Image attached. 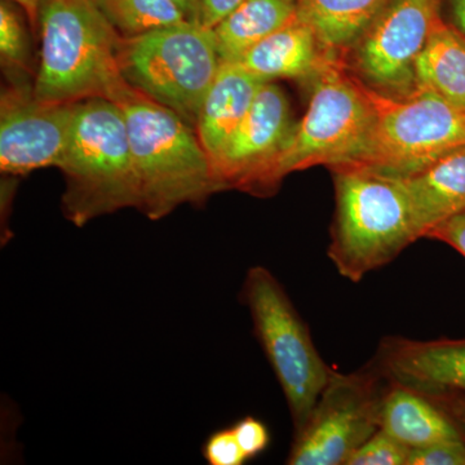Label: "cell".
<instances>
[{"label": "cell", "instance_id": "cell-24", "mask_svg": "<svg viewBox=\"0 0 465 465\" xmlns=\"http://www.w3.org/2000/svg\"><path fill=\"white\" fill-rule=\"evenodd\" d=\"M407 465H465V440H440L411 449Z\"/></svg>", "mask_w": 465, "mask_h": 465}, {"label": "cell", "instance_id": "cell-31", "mask_svg": "<svg viewBox=\"0 0 465 465\" xmlns=\"http://www.w3.org/2000/svg\"><path fill=\"white\" fill-rule=\"evenodd\" d=\"M11 2L20 5L26 12L30 25L35 27L39 21V11H41L43 0H11Z\"/></svg>", "mask_w": 465, "mask_h": 465}, {"label": "cell", "instance_id": "cell-32", "mask_svg": "<svg viewBox=\"0 0 465 465\" xmlns=\"http://www.w3.org/2000/svg\"><path fill=\"white\" fill-rule=\"evenodd\" d=\"M452 7H454L455 20L465 36V0H452Z\"/></svg>", "mask_w": 465, "mask_h": 465}, {"label": "cell", "instance_id": "cell-10", "mask_svg": "<svg viewBox=\"0 0 465 465\" xmlns=\"http://www.w3.org/2000/svg\"><path fill=\"white\" fill-rule=\"evenodd\" d=\"M440 0H391L356 43L354 63L370 87L403 96L416 87L415 65L440 20Z\"/></svg>", "mask_w": 465, "mask_h": 465}, {"label": "cell", "instance_id": "cell-6", "mask_svg": "<svg viewBox=\"0 0 465 465\" xmlns=\"http://www.w3.org/2000/svg\"><path fill=\"white\" fill-rule=\"evenodd\" d=\"M374 108L365 84L330 56L313 78L311 103L272 171V189L287 174L314 166H353L365 154Z\"/></svg>", "mask_w": 465, "mask_h": 465}, {"label": "cell", "instance_id": "cell-19", "mask_svg": "<svg viewBox=\"0 0 465 465\" xmlns=\"http://www.w3.org/2000/svg\"><path fill=\"white\" fill-rule=\"evenodd\" d=\"M391 0H298L299 17L333 56L354 47Z\"/></svg>", "mask_w": 465, "mask_h": 465}, {"label": "cell", "instance_id": "cell-14", "mask_svg": "<svg viewBox=\"0 0 465 465\" xmlns=\"http://www.w3.org/2000/svg\"><path fill=\"white\" fill-rule=\"evenodd\" d=\"M397 180L409 200L416 234L427 238L437 226L465 211V148Z\"/></svg>", "mask_w": 465, "mask_h": 465}, {"label": "cell", "instance_id": "cell-23", "mask_svg": "<svg viewBox=\"0 0 465 465\" xmlns=\"http://www.w3.org/2000/svg\"><path fill=\"white\" fill-rule=\"evenodd\" d=\"M411 448L379 430L348 459L347 465H407Z\"/></svg>", "mask_w": 465, "mask_h": 465}, {"label": "cell", "instance_id": "cell-15", "mask_svg": "<svg viewBox=\"0 0 465 465\" xmlns=\"http://www.w3.org/2000/svg\"><path fill=\"white\" fill-rule=\"evenodd\" d=\"M381 430L411 449L465 440L460 425L439 401L391 381H387L382 396Z\"/></svg>", "mask_w": 465, "mask_h": 465}, {"label": "cell", "instance_id": "cell-7", "mask_svg": "<svg viewBox=\"0 0 465 465\" xmlns=\"http://www.w3.org/2000/svg\"><path fill=\"white\" fill-rule=\"evenodd\" d=\"M374 127L363 157L349 167L402 179L465 148V109L424 87L403 96L365 84ZM348 167V166H345Z\"/></svg>", "mask_w": 465, "mask_h": 465}, {"label": "cell", "instance_id": "cell-8", "mask_svg": "<svg viewBox=\"0 0 465 465\" xmlns=\"http://www.w3.org/2000/svg\"><path fill=\"white\" fill-rule=\"evenodd\" d=\"M256 338L280 381L295 433L311 418L333 370L318 353L307 324L268 269L252 266L242 286Z\"/></svg>", "mask_w": 465, "mask_h": 465}, {"label": "cell", "instance_id": "cell-25", "mask_svg": "<svg viewBox=\"0 0 465 465\" xmlns=\"http://www.w3.org/2000/svg\"><path fill=\"white\" fill-rule=\"evenodd\" d=\"M203 457L211 465H242L249 460L235 439L232 428L219 430L206 440Z\"/></svg>", "mask_w": 465, "mask_h": 465}, {"label": "cell", "instance_id": "cell-5", "mask_svg": "<svg viewBox=\"0 0 465 465\" xmlns=\"http://www.w3.org/2000/svg\"><path fill=\"white\" fill-rule=\"evenodd\" d=\"M118 61L131 87L194 128L222 66L213 30L189 21L122 36Z\"/></svg>", "mask_w": 465, "mask_h": 465}, {"label": "cell", "instance_id": "cell-9", "mask_svg": "<svg viewBox=\"0 0 465 465\" xmlns=\"http://www.w3.org/2000/svg\"><path fill=\"white\" fill-rule=\"evenodd\" d=\"M384 376L374 366L353 374L332 371L311 418L295 433L287 464L347 465L381 430Z\"/></svg>", "mask_w": 465, "mask_h": 465}, {"label": "cell", "instance_id": "cell-1", "mask_svg": "<svg viewBox=\"0 0 465 465\" xmlns=\"http://www.w3.org/2000/svg\"><path fill=\"white\" fill-rule=\"evenodd\" d=\"M38 24L42 54L33 87L39 100L119 104L136 91L119 66L121 34L94 0H43Z\"/></svg>", "mask_w": 465, "mask_h": 465}, {"label": "cell", "instance_id": "cell-2", "mask_svg": "<svg viewBox=\"0 0 465 465\" xmlns=\"http://www.w3.org/2000/svg\"><path fill=\"white\" fill-rule=\"evenodd\" d=\"M118 105L133 152L140 213L161 220L183 204L200 206L222 192L197 131L182 116L139 91Z\"/></svg>", "mask_w": 465, "mask_h": 465}, {"label": "cell", "instance_id": "cell-29", "mask_svg": "<svg viewBox=\"0 0 465 465\" xmlns=\"http://www.w3.org/2000/svg\"><path fill=\"white\" fill-rule=\"evenodd\" d=\"M430 397L439 401L440 405L448 410L465 433V397L459 396V394H442V396Z\"/></svg>", "mask_w": 465, "mask_h": 465}, {"label": "cell", "instance_id": "cell-28", "mask_svg": "<svg viewBox=\"0 0 465 465\" xmlns=\"http://www.w3.org/2000/svg\"><path fill=\"white\" fill-rule=\"evenodd\" d=\"M246 0H202L201 24L213 29Z\"/></svg>", "mask_w": 465, "mask_h": 465}, {"label": "cell", "instance_id": "cell-13", "mask_svg": "<svg viewBox=\"0 0 465 465\" xmlns=\"http://www.w3.org/2000/svg\"><path fill=\"white\" fill-rule=\"evenodd\" d=\"M374 367L387 381L428 396L465 397V339L423 341L388 336L379 345Z\"/></svg>", "mask_w": 465, "mask_h": 465}, {"label": "cell", "instance_id": "cell-17", "mask_svg": "<svg viewBox=\"0 0 465 465\" xmlns=\"http://www.w3.org/2000/svg\"><path fill=\"white\" fill-rule=\"evenodd\" d=\"M330 56L333 54L324 50L314 30L298 17L251 48L238 64L269 84L274 79H313Z\"/></svg>", "mask_w": 465, "mask_h": 465}, {"label": "cell", "instance_id": "cell-16", "mask_svg": "<svg viewBox=\"0 0 465 465\" xmlns=\"http://www.w3.org/2000/svg\"><path fill=\"white\" fill-rule=\"evenodd\" d=\"M265 84L247 72L241 64L222 63L202 104L195 125L211 163L224 149Z\"/></svg>", "mask_w": 465, "mask_h": 465}, {"label": "cell", "instance_id": "cell-30", "mask_svg": "<svg viewBox=\"0 0 465 465\" xmlns=\"http://www.w3.org/2000/svg\"><path fill=\"white\" fill-rule=\"evenodd\" d=\"M189 23L201 24L202 0H171Z\"/></svg>", "mask_w": 465, "mask_h": 465}, {"label": "cell", "instance_id": "cell-18", "mask_svg": "<svg viewBox=\"0 0 465 465\" xmlns=\"http://www.w3.org/2000/svg\"><path fill=\"white\" fill-rule=\"evenodd\" d=\"M298 17V0H246L213 29L222 63H238L251 48Z\"/></svg>", "mask_w": 465, "mask_h": 465}, {"label": "cell", "instance_id": "cell-21", "mask_svg": "<svg viewBox=\"0 0 465 465\" xmlns=\"http://www.w3.org/2000/svg\"><path fill=\"white\" fill-rule=\"evenodd\" d=\"M121 36H136L186 21L171 0H94Z\"/></svg>", "mask_w": 465, "mask_h": 465}, {"label": "cell", "instance_id": "cell-26", "mask_svg": "<svg viewBox=\"0 0 465 465\" xmlns=\"http://www.w3.org/2000/svg\"><path fill=\"white\" fill-rule=\"evenodd\" d=\"M232 430L249 460L265 451L271 442L268 428L252 416L242 419Z\"/></svg>", "mask_w": 465, "mask_h": 465}, {"label": "cell", "instance_id": "cell-12", "mask_svg": "<svg viewBox=\"0 0 465 465\" xmlns=\"http://www.w3.org/2000/svg\"><path fill=\"white\" fill-rule=\"evenodd\" d=\"M295 125L284 92L272 82L262 85L249 113L213 162L220 189L262 195L273 192L272 171Z\"/></svg>", "mask_w": 465, "mask_h": 465}, {"label": "cell", "instance_id": "cell-22", "mask_svg": "<svg viewBox=\"0 0 465 465\" xmlns=\"http://www.w3.org/2000/svg\"><path fill=\"white\" fill-rule=\"evenodd\" d=\"M0 58L12 82H20L30 72L29 43L25 26L9 0L0 3Z\"/></svg>", "mask_w": 465, "mask_h": 465}, {"label": "cell", "instance_id": "cell-4", "mask_svg": "<svg viewBox=\"0 0 465 465\" xmlns=\"http://www.w3.org/2000/svg\"><path fill=\"white\" fill-rule=\"evenodd\" d=\"M332 171L336 213L327 255L342 277L357 283L419 237L399 180L358 167Z\"/></svg>", "mask_w": 465, "mask_h": 465}, {"label": "cell", "instance_id": "cell-27", "mask_svg": "<svg viewBox=\"0 0 465 465\" xmlns=\"http://www.w3.org/2000/svg\"><path fill=\"white\" fill-rule=\"evenodd\" d=\"M427 238L445 242L465 258V211L437 226Z\"/></svg>", "mask_w": 465, "mask_h": 465}, {"label": "cell", "instance_id": "cell-11", "mask_svg": "<svg viewBox=\"0 0 465 465\" xmlns=\"http://www.w3.org/2000/svg\"><path fill=\"white\" fill-rule=\"evenodd\" d=\"M76 104L41 101L23 81L3 88L0 97V170L20 176L60 168L72 137Z\"/></svg>", "mask_w": 465, "mask_h": 465}, {"label": "cell", "instance_id": "cell-20", "mask_svg": "<svg viewBox=\"0 0 465 465\" xmlns=\"http://www.w3.org/2000/svg\"><path fill=\"white\" fill-rule=\"evenodd\" d=\"M415 81L465 109V38L442 20L416 60Z\"/></svg>", "mask_w": 465, "mask_h": 465}, {"label": "cell", "instance_id": "cell-3", "mask_svg": "<svg viewBox=\"0 0 465 465\" xmlns=\"http://www.w3.org/2000/svg\"><path fill=\"white\" fill-rule=\"evenodd\" d=\"M60 170L65 177L64 213L76 226L139 207L133 152L118 104L105 99L76 104L72 137Z\"/></svg>", "mask_w": 465, "mask_h": 465}]
</instances>
